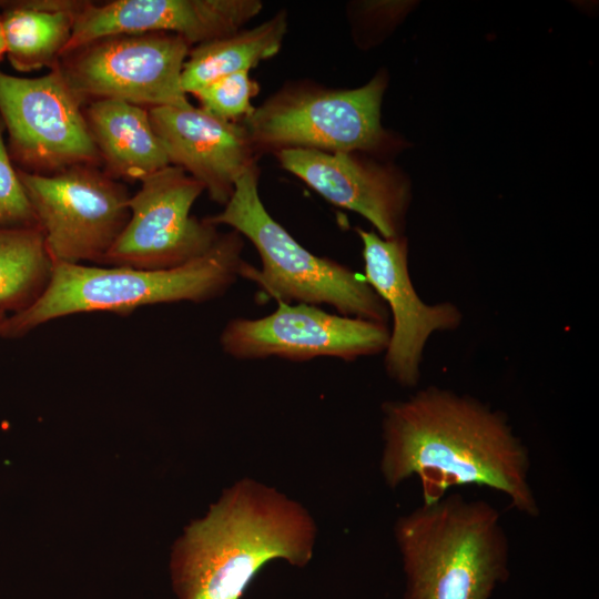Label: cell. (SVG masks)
Here are the masks:
<instances>
[{
    "instance_id": "5b68a950",
    "label": "cell",
    "mask_w": 599,
    "mask_h": 599,
    "mask_svg": "<svg viewBox=\"0 0 599 599\" xmlns=\"http://www.w3.org/2000/svg\"><path fill=\"white\" fill-rule=\"evenodd\" d=\"M205 219L215 226L229 225L254 245L262 266L244 261L240 277L276 302L327 304L343 316L387 323L385 303L364 277L311 253L272 217L260 197L257 164L237 179L223 211Z\"/></svg>"
},
{
    "instance_id": "4fadbf2b",
    "label": "cell",
    "mask_w": 599,
    "mask_h": 599,
    "mask_svg": "<svg viewBox=\"0 0 599 599\" xmlns=\"http://www.w3.org/2000/svg\"><path fill=\"white\" fill-rule=\"evenodd\" d=\"M274 155L282 169L329 203L361 214L382 237L403 235L410 183L395 165L357 152L284 149Z\"/></svg>"
},
{
    "instance_id": "52a82bcc",
    "label": "cell",
    "mask_w": 599,
    "mask_h": 599,
    "mask_svg": "<svg viewBox=\"0 0 599 599\" xmlns=\"http://www.w3.org/2000/svg\"><path fill=\"white\" fill-rule=\"evenodd\" d=\"M18 174L53 264L102 265L130 219L126 187L89 164Z\"/></svg>"
},
{
    "instance_id": "9a60e30c",
    "label": "cell",
    "mask_w": 599,
    "mask_h": 599,
    "mask_svg": "<svg viewBox=\"0 0 599 599\" xmlns=\"http://www.w3.org/2000/svg\"><path fill=\"white\" fill-rule=\"evenodd\" d=\"M148 110L170 164L197 180L212 201L225 205L237 179L256 165L258 153L243 124L191 103Z\"/></svg>"
},
{
    "instance_id": "603a6c76",
    "label": "cell",
    "mask_w": 599,
    "mask_h": 599,
    "mask_svg": "<svg viewBox=\"0 0 599 599\" xmlns=\"http://www.w3.org/2000/svg\"><path fill=\"white\" fill-rule=\"evenodd\" d=\"M8 316H9V314L7 312L0 309V336H1L3 324H4Z\"/></svg>"
},
{
    "instance_id": "e0dca14e",
    "label": "cell",
    "mask_w": 599,
    "mask_h": 599,
    "mask_svg": "<svg viewBox=\"0 0 599 599\" xmlns=\"http://www.w3.org/2000/svg\"><path fill=\"white\" fill-rule=\"evenodd\" d=\"M83 2L38 0L12 4L1 18L6 55L20 72L55 68Z\"/></svg>"
},
{
    "instance_id": "2e32d148",
    "label": "cell",
    "mask_w": 599,
    "mask_h": 599,
    "mask_svg": "<svg viewBox=\"0 0 599 599\" xmlns=\"http://www.w3.org/2000/svg\"><path fill=\"white\" fill-rule=\"evenodd\" d=\"M84 116L108 175L141 182L171 165L148 109L101 99L91 101Z\"/></svg>"
},
{
    "instance_id": "7402d4cb",
    "label": "cell",
    "mask_w": 599,
    "mask_h": 599,
    "mask_svg": "<svg viewBox=\"0 0 599 599\" xmlns=\"http://www.w3.org/2000/svg\"><path fill=\"white\" fill-rule=\"evenodd\" d=\"M4 54H6V42H4L2 23L0 19V60Z\"/></svg>"
},
{
    "instance_id": "5bb4252c",
    "label": "cell",
    "mask_w": 599,
    "mask_h": 599,
    "mask_svg": "<svg viewBox=\"0 0 599 599\" xmlns=\"http://www.w3.org/2000/svg\"><path fill=\"white\" fill-rule=\"evenodd\" d=\"M263 8L260 0H115L83 2L62 57L102 38L172 33L191 47L232 34Z\"/></svg>"
},
{
    "instance_id": "d6986e66",
    "label": "cell",
    "mask_w": 599,
    "mask_h": 599,
    "mask_svg": "<svg viewBox=\"0 0 599 599\" xmlns=\"http://www.w3.org/2000/svg\"><path fill=\"white\" fill-rule=\"evenodd\" d=\"M53 261L39 226L0 227V309L16 314L47 288Z\"/></svg>"
},
{
    "instance_id": "8fae6325",
    "label": "cell",
    "mask_w": 599,
    "mask_h": 599,
    "mask_svg": "<svg viewBox=\"0 0 599 599\" xmlns=\"http://www.w3.org/2000/svg\"><path fill=\"white\" fill-rule=\"evenodd\" d=\"M386 324L325 312L316 305L277 302L260 318L236 317L220 335L222 351L240 361L284 358L306 362L316 357L355 361L385 352Z\"/></svg>"
},
{
    "instance_id": "ffe728a7",
    "label": "cell",
    "mask_w": 599,
    "mask_h": 599,
    "mask_svg": "<svg viewBox=\"0 0 599 599\" xmlns=\"http://www.w3.org/2000/svg\"><path fill=\"white\" fill-rule=\"evenodd\" d=\"M258 91L260 85L250 72L242 71L222 77L193 95L209 113L225 121L242 122L254 111L252 99Z\"/></svg>"
},
{
    "instance_id": "30bf717a",
    "label": "cell",
    "mask_w": 599,
    "mask_h": 599,
    "mask_svg": "<svg viewBox=\"0 0 599 599\" xmlns=\"http://www.w3.org/2000/svg\"><path fill=\"white\" fill-rule=\"evenodd\" d=\"M81 105L59 65L38 78L0 71V118L14 158L32 173L101 162Z\"/></svg>"
},
{
    "instance_id": "9c48e42d",
    "label": "cell",
    "mask_w": 599,
    "mask_h": 599,
    "mask_svg": "<svg viewBox=\"0 0 599 599\" xmlns=\"http://www.w3.org/2000/svg\"><path fill=\"white\" fill-rule=\"evenodd\" d=\"M204 186L175 165L141 181L130 196V219L102 266L160 271L184 265L207 253L221 233L191 210Z\"/></svg>"
},
{
    "instance_id": "ac0fdd59",
    "label": "cell",
    "mask_w": 599,
    "mask_h": 599,
    "mask_svg": "<svg viewBox=\"0 0 599 599\" xmlns=\"http://www.w3.org/2000/svg\"><path fill=\"white\" fill-rule=\"evenodd\" d=\"M286 32L287 13L281 10L256 27L192 47L182 70L183 91L194 94L222 77L250 72L278 53Z\"/></svg>"
},
{
    "instance_id": "3957f363",
    "label": "cell",
    "mask_w": 599,
    "mask_h": 599,
    "mask_svg": "<svg viewBox=\"0 0 599 599\" xmlns=\"http://www.w3.org/2000/svg\"><path fill=\"white\" fill-rule=\"evenodd\" d=\"M243 248V236L231 230L204 255L169 270L54 264L44 292L31 306L7 317L0 337H21L48 322L79 313L124 316L148 305L212 301L240 277Z\"/></svg>"
},
{
    "instance_id": "6da1fadb",
    "label": "cell",
    "mask_w": 599,
    "mask_h": 599,
    "mask_svg": "<svg viewBox=\"0 0 599 599\" xmlns=\"http://www.w3.org/2000/svg\"><path fill=\"white\" fill-rule=\"evenodd\" d=\"M383 439L380 470L390 488L417 476L432 502L451 486L477 485L507 496L522 515L540 512L525 444L504 414L470 396L428 387L387 402Z\"/></svg>"
},
{
    "instance_id": "8992f818",
    "label": "cell",
    "mask_w": 599,
    "mask_h": 599,
    "mask_svg": "<svg viewBox=\"0 0 599 599\" xmlns=\"http://www.w3.org/2000/svg\"><path fill=\"white\" fill-rule=\"evenodd\" d=\"M387 81L379 72L356 89L285 84L241 123L257 153L284 149L389 153L400 143L380 122Z\"/></svg>"
},
{
    "instance_id": "277c9868",
    "label": "cell",
    "mask_w": 599,
    "mask_h": 599,
    "mask_svg": "<svg viewBox=\"0 0 599 599\" xmlns=\"http://www.w3.org/2000/svg\"><path fill=\"white\" fill-rule=\"evenodd\" d=\"M395 539L405 599H490L508 577L509 544L489 502L458 494L402 516Z\"/></svg>"
},
{
    "instance_id": "44dd1931",
    "label": "cell",
    "mask_w": 599,
    "mask_h": 599,
    "mask_svg": "<svg viewBox=\"0 0 599 599\" xmlns=\"http://www.w3.org/2000/svg\"><path fill=\"white\" fill-rule=\"evenodd\" d=\"M0 120V227L39 226L18 171L12 166Z\"/></svg>"
},
{
    "instance_id": "7a4b0ae2",
    "label": "cell",
    "mask_w": 599,
    "mask_h": 599,
    "mask_svg": "<svg viewBox=\"0 0 599 599\" xmlns=\"http://www.w3.org/2000/svg\"><path fill=\"white\" fill-rule=\"evenodd\" d=\"M316 537L314 520L275 488L244 478L186 529L172 555L179 599H241L271 560L305 566Z\"/></svg>"
},
{
    "instance_id": "ba28073f",
    "label": "cell",
    "mask_w": 599,
    "mask_h": 599,
    "mask_svg": "<svg viewBox=\"0 0 599 599\" xmlns=\"http://www.w3.org/2000/svg\"><path fill=\"white\" fill-rule=\"evenodd\" d=\"M191 45L172 33L119 34L64 55L70 87L87 99H115L145 108L183 106L182 70Z\"/></svg>"
},
{
    "instance_id": "7c38bea8",
    "label": "cell",
    "mask_w": 599,
    "mask_h": 599,
    "mask_svg": "<svg viewBox=\"0 0 599 599\" xmlns=\"http://www.w3.org/2000/svg\"><path fill=\"white\" fill-rule=\"evenodd\" d=\"M363 244L364 278L393 318L385 349L386 373L403 387L419 382L424 347L434 332L456 328L461 321L451 303L428 305L417 295L408 271V243L402 235L384 238L356 229Z\"/></svg>"
}]
</instances>
